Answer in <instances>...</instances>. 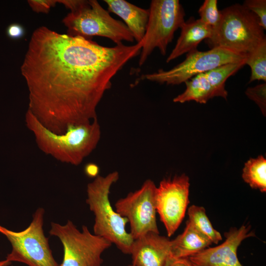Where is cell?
<instances>
[{
    "instance_id": "obj_1",
    "label": "cell",
    "mask_w": 266,
    "mask_h": 266,
    "mask_svg": "<svg viewBox=\"0 0 266 266\" xmlns=\"http://www.w3.org/2000/svg\"><path fill=\"white\" fill-rule=\"evenodd\" d=\"M142 42L102 46L45 26L33 32L21 67L29 91L28 109L46 128L63 133L97 118V108L111 80Z\"/></svg>"
},
{
    "instance_id": "obj_2",
    "label": "cell",
    "mask_w": 266,
    "mask_h": 266,
    "mask_svg": "<svg viewBox=\"0 0 266 266\" xmlns=\"http://www.w3.org/2000/svg\"><path fill=\"white\" fill-rule=\"evenodd\" d=\"M25 122L41 151L62 163L74 166L79 165L94 151L101 136L97 118L70 126L63 133H56L46 128L29 109L26 113Z\"/></svg>"
},
{
    "instance_id": "obj_3",
    "label": "cell",
    "mask_w": 266,
    "mask_h": 266,
    "mask_svg": "<svg viewBox=\"0 0 266 266\" xmlns=\"http://www.w3.org/2000/svg\"><path fill=\"white\" fill-rule=\"evenodd\" d=\"M119 178L118 171L98 175L87 186L86 202L93 213L94 233L114 244L122 253L130 254L134 239L126 230L127 220L113 208L109 200L111 186Z\"/></svg>"
},
{
    "instance_id": "obj_4",
    "label": "cell",
    "mask_w": 266,
    "mask_h": 266,
    "mask_svg": "<svg viewBox=\"0 0 266 266\" xmlns=\"http://www.w3.org/2000/svg\"><path fill=\"white\" fill-rule=\"evenodd\" d=\"M220 12L218 26L205 39L210 48L221 47L247 55L266 40L257 16L242 4L235 3Z\"/></svg>"
},
{
    "instance_id": "obj_5",
    "label": "cell",
    "mask_w": 266,
    "mask_h": 266,
    "mask_svg": "<svg viewBox=\"0 0 266 266\" xmlns=\"http://www.w3.org/2000/svg\"><path fill=\"white\" fill-rule=\"evenodd\" d=\"M44 208H37L30 225L21 231H14L0 225V233L6 237L12 247L6 260L28 266H59L44 233Z\"/></svg>"
},
{
    "instance_id": "obj_6",
    "label": "cell",
    "mask_w": 266,
    "mask_h": 266,
    "mask_svg": "<svg viewBox=\"0 0 266 266\" xmlns=\"http://www.w3.org/2000/svg\"><path fill=\"white\" fill-rule=\"evenodd\" d=\"M62 22L69 35L87 39L100 36L110 39L116 45L134 40L125 23L113 18L96 0H86L81 8L68 13Z\"/></svg>"
},
{
    "instance_id": "obj_7",
    "label": "cell",
    "mask_w": 266,
    "mask_h": 266,
    "mask_svg": "<svg viewBox=\"0 0 266 266\" xmlns=\"http://www.w3.org/2000/svg\"><path fill=\"white\" fill-rule=\"evenodd\" d=\"M61 242L64 256L60 266H101V255L112 243L92 233L86 226L79 230L68 220L64 225L51 222L49 232Z\"/></svg>"
},
{
    "instance_id": "obj_8",
    "label": "cell",
    "mask_w": 266,
    "mask_h": 266,
    "mask_svg": "<svg viewBox=\"0 0 266 266\" xmlns=\"http://www.w3.org/2000/svg\"><path fill=\"white\" fill-rule=\"evenodd\" d=\"M140 52L138 64L142 66L157 48L165 56L175 31L185 22V13L178 0H153Z\"/></svg>"
},
{
    "instance_id": "obj_9",
    "label": "cell",
    "mask_w": 266,
    "mask_h": 266,
    "mask_svg": "<svg viewBox=\"0 0 266 266\" xmlns=\"http://www.w3.org/2000/svg\"><path fill=\"white\" fill-rule=\"evenodd\" d=\"M246 58V55L221 47L211 48L206 51L196 49L188 52L182 62L169 70L160 69L157 72L143 74L141 78L161 84L179 85L216 67L245 61Z\"/></svg>"
},
{
    "instance_id": "obj_10",
    "label": "cell",
    "mask_w": 266,
    "mask_h": 266,
    "mask_svg": "<svg viewBox=\"0 0 266 266\" xmlns=\"http://www.w3.org/2000/svg\"><path fill=\"white\" fill-rule=\"evenodd\" d=\"M157 187L151 179L145 180L138 190L118 200L115 210L130 225L133 239L150 232L159 233L156 221Z\"/></svg>"
},
{
    "instance_id": "obj_11",
    "label": "cell",
    "mask_w": 266,
    "mask_h": 266,
    "mask_svg": "<svg viewBox=\"0 0 266 266\" xmlns=\"http://www.w3.org/2000/svg\"><path fill=\"white\" fill-rule=\"evenodd\" d=\"M189 178L185 174L162 180L156 191L157 212L171 236L182 222L189 203Z\"/></svg>"
},
{
    "instance_id": "obj_12",
    "label": "cell",
    "mask_w": 266,
    "mask_h": 266,
    "mask_svg": "<svg viewBox=\"0 0 266 266\" xmlns=\"http://www.w3.org/2000/svg\"><path fill=\"white\" fill-rule=\"evenodd\" d=\"M225 241L214 247H208L189 257L197 266H242L237 256V250L245 239L255 235L250 227L242 225L232 228L224 233Z\"/></svg>"
},
{
    "instance_id": "obj_13",
    "label": "cell",
    "mask_w": 266,
    "mask_h": 266,
    "mask_svg": "<svg viewBox=\"0 0 266 266\" xmlns=\"http://www.w3.org/2000/svg\"><path fill=\"white\" fill-rule=\"evenodd\" d=\"M136 266H164L171 257V240L150 232L134 239L131 254Z\"/></svg>"
},
{
    "instance_id": "obj_14",
    "label": "cell",
    "mask_w": 266,
    "mask_h": 266,
    "mask_svg": "<svg viewBox=\"0 0 266 266\" xmlns=\"http://www.w3.org/2000/svg\"><path fill=\"white\" fill-rule=\"evenodd\" d=\"M108 11L120 17L133 34L137 43L145 35L149 19V9H144L125 0H104Z\"/></svg>"
},
{
    "instance_id": "obj_15",
    "label": "cell",
    "mask_w": 266,
    "mask_h": 266,
    "mask_svg": "<svg viewBox=\"0 0 266 266\" xmlns=\"http://www.w3.org/2000/svg\"><path fill=\"white\" fill-rule=\"evenodd\" d=\"M180 35L175 47L166 59V63L188 52L197 49L203 40L209 38L213 34V29L200 19L185 21L181 26Z\"/></svg>"
},
{
    "instance_id": "obj_16",
    "label": "cell",
    "mask_w": 266,
    "mask_h": 266,
    "mask_svg": "<svg viewBox=\"0 0 266 266\" xmlns=\"http://www.w3.org/2000/svg\"><path fill=\"white\" fill-rule=\"evenodd\" d=\"M211 244L187 221L183 233L171 240V257L189 258L208 248Z\"/></svg>"
},
{
    "instance_id": "obj_17",
    "label": "cell",
    "mask_w": 266,
    "mask_h": 266,
    "mask_svg": "<svg viewBox=\"0 0 266 266\" xmlns=\"http://www.w3.org/2000/svg\"><path fill=\"white\" fill-rule=\"evenodd\" d=\"M185 83V90L174 98L173 102L184 103L195 101L200 103H206L209 100L216 97L215 91L205 72L195 76Z\"/></svg>"
},
{
    "instance_id": "obj_18",
    "label": "cell",
    "mask_w": 266,
    "mask_h": 266,
    "mask_svg": "<svg viewBox=\"0 0 266 266\" xmlns=\"http://www.w3.org/2000/svg\"><path fill=\"white\" fill-rule=\"evenodd\" d=\"M242 177L253 189L266 192V160L263 156L251 158L244 164Z\"/></svg>"
},
{
    "instance_id": "obj_19",
    "label": "cell",
    "mask_w": 266,
    "mask_h": 266,
    "mask_svg": "<svg viewBox=\"0 0 266 266\" xmlns=\"http://www.w3.org/2000/svg\"><path fill=\"white\" fill-rule=\"evenodd\" d=\"M245 65V61L236 63H229L216 67L205 72V74L214 89L216 96L225 99L228 96L225 89L227 79L234 74Z\"/></svg>"
},
{
    "instance_id": "obj_20",
    "label": "cell",
    "mask_w": 266,
    "mask_h": 266,
    "mask_svg": "<svg viewBox=\"0 0 266 266\" xmlns=\"http://www.w3.org/2000/svg\"><path fill=\"white\" fill-rule=\"evenodd\" d=\"M188 215L190 223L212 243L217 244L222 239L220 233L213 227L204 207L192 205L188 209Z\"/></svg>"
},
{
    "instance_id": "obj_21",
    "label": "cell",
    "mask_w": 266,
    "mask_h": 266,
    "mask_svg": "<svg viewBox=\"0 0 266 266\" xmlns=\"http://www.w3.org/2000/svg\"><path fill=\"white\" fill-rule=\"evenodd\" d=\"M245 65L251 68L249 82L255 80L266 81V40L247 54Z\"/></svg>"
},
{
    "instance_id": "obj_22",
    "label": "cell",
    "mask_w": 266,
    "mask_h": 266,
    "mask_svg": "<svg viewBox=\"0 0 266 266\" xmlns=\"http://www.w3.org/2000/svg\"><path fill=\"white\" fill-rule=\"evenodd\" d=\"M217 3V0H205L198 10L199 19L210 26L213 30L217 27L221 19V14Z\"/></svg>"
},
{
    "instance_id": "obj_23",
    "label": "cell",
    "mask_w": 266,
    "mask_h": 266,
    "mask_svg": "<svg viewBox=\"0 0 266 266\" xmlns=\"http://www.w3.org/2000/svg\"><path fill=\"white\" fill-rule=\"evenodd\" d=\"M245 94L248 98L254 101L259 107L264 115L266 113V84L257 85L255 87H248Z\"/></svg>"
},
{
    "instance_id": "obj_24",
    "label": "cell",
    "mask_w": 266,
    "mask_h": 266,
    "mask_svg": "<svg viewBox=\"0 0 266 266\" xmlns=\"http://www.w3.org/2000/svg\"><path fill=\"white\" fill-rule=\"evenodd\" d=\"M242 5L257 16L261 26L266 30V0H245Z\"/></svg>"
},
{
    "instance_id": "obj_25",
    "label": "cell",
    "mask_w": 266,
    "mask_h": 266,
    "mask_svg": "<svg viewBox=\"0 0 266 266\" xmlns=\"http://www.w3.org/2000/svg\"><path fill=\"white\" fill-rule=\"evenodd\" d=\"M58 0H29L28 3L32 10L37 13H48L55 6Z\"/></svg>"
},
{
    "instance_id": "obj_26",
    "label": "cell",
    "mask_w": 266,
    "mask_h": 266,
    "mask_svg": "<svg viewBox=\"0 0 266 266\" xmlns=\"http://www.w3.org/2000/svg\"><path fill=\"white\" fill-rule=\"evenodd\" d=\"M6 33L9 38L16 40L22 37L24 35L25 31L21 25L12 23L7 27Z\"/></svg>"
},
{
    "instance_id": "obj_27",
    "label": "cell",
    "mask_w": 266,
    "mask_h": 266,
    "mask_svg": "<svg viewBox=\"0 0 266 266\" xmlns=\"http://www.w3.org/2000/svg\"><path fill=\"white\" fill-rule=\"evenodd\" d=\"M164 266H197L189 258H175L170 257Z\"/></svg>"
},
{
    "instance_id": "obj_28",
    "label": "cell",
    "mask_w": 266,
    "mask_h": 266,
    "mask_svg": "<svg viewBox=\"0 0 266 266\" xmlns=\"http://www.w3.org/2000/svg\"><path fill=\"white\" fill-rule=\"evenodd\" d=\"M58 3L63 4L70 12L76 11L81 8L86 2L85 0H58Z\"/></svg>"
},
{
    "instance_id": "obj_29",
    "label": "cell",
    "mask_w": 266,
    "mask_h": 266,
    "mask_svg": "<svg viewBox=\"0 0 266 266\" xmlns=\"http://www.w3.org/2000/svg\"><path fill=\"white\" fill-rule=\"evenodd\" d=\"M85 172L88 176L96 177L98 175L99 167L95 164L89 163L85 166Z\"/></svg>"
},
{
    "instance_id": "obj_30",
    "label": "cell",
    "mask_w": 266,
    "mask_h": 266,
    "mask_svg": "<svg viewBox=\"0 0 266 266\" xmlns=\"http://www.w3.org/2000/svg\"><path fill=\"white\" fill-rule=\"evenodd\" d=\"M11 263L5 259L0 261V266H8Z\"/></svg>"
},
{
    "instance_id": "obj_31",
    "label": "cell",
    "mask_w": 266,
    "mask_h": 266,
    "mask_svg": "<svg viewBox=\"0 0 266 266\" xmlns=\"http://www.w3.org/2000/svg\"><path fill=\"white\" fill-rule=\"evenodd\" d=\"M128 266H135V265L133 263H132V264L129 265Z\"/></svg>"
},
{
    "instance_id": "obj_32",
    "label": "cell",
    "mask_w": 266,
    "mask_h": 266,
    "mask_svg": "<svg viewBox=\"0 0 266 266\" xmlns=\"http://www.w3.org/2000/svg\"></svg>"
},
{
    "instance_id": "obj_33",
    "label": "cell",
    "mask_w": 266,
    "mask_h": 266,
    "mask_svg": "<svg viewBox=\"0 0 266 266\" xmlns=\"http://www.w3.org/2000/svg\"></svg>"
}]
</instances>
